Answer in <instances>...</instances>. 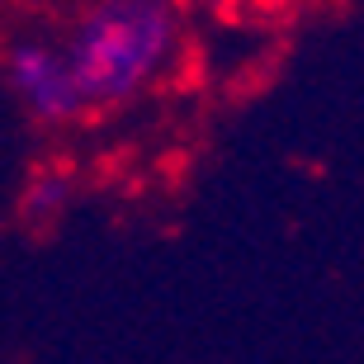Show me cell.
I'll use <instances>...</instances> for the list:
<instances>
[{
    "instance_id": "2",
    "label": "cell",
    "mask_w": 364,
    "mask_h": 364,
    "mask_svg": "<svg viewBox=\"0 0 364 364\" xmlns=\"http://www.w3.org/2000/svg\"><path fill=\"white\" fill-rule=\"evenodd\" d=\"M5 81H10L19 109L38 128H67L81 114H90L76 67H71L62 38H53V33H19L5 57Z\"/></svg>"
},
{
    "instance_id": "4",
    "label": "cell",
    "mask_w": 364,
    "mask_h": 364,
    "mask_svg": "<svg viewBox=\"0 0 364 364\" xmlns=\"http://www.w3.org/2000/svg\"><path fill=\"white\" fill-rule=\"evenodd\" d=\"M218 5H270V0H218Z\"/></svg>"
},
{
    "instance_id": "3",
    "label": "cell",
    "mask_w": 364,
    "mask_h": 364,
    "mask_svg": "<svg viewBox=\"0 0 364 364\" xmlns=\"http://www.w3.org/2000/svg\"><path fill=\"white\" fill-rule=\"evenodd\" d=\"M67 194H71V180L67 176H57V171H38V176L24 185L19 208H24V218H53L57 208H67Z\"/></svg>"
},
{
    "instance_id": "1",
    "label": "cell",
    "mask_w": 364,
    "mask_h": 364,
    "mask_svg": "<svg viewBox=\"0 0 364 364\" xmlns=\"http://www.w3.org/2000/svg\"><path fill=\"white\" fill-rule=\"evenodd\" d=\"M90 109L137 105L185 57L180 0H81L62 28Z\"/></svg>"
}]
</instances>
